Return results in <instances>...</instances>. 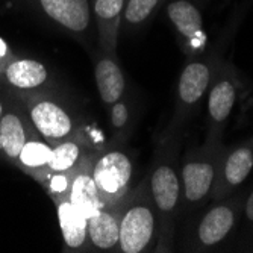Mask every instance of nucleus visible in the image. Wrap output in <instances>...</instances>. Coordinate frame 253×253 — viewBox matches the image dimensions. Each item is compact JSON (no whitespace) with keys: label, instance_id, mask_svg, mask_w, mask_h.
Here are the masks:
<instances>
[{"label":"nucleus","instance_id":"nucleus-6","mask_svg":"<svg viewBox=\"0 0 253 253\" xmlns=\"http://www.w3.org/2000/svg\"><path fill=\"white\" fill-rule=\"evenodd\" d=\"M203 212L196 218L187 235L190 252H208L221 246L235 231L241 215V202L238 196H227L211 200Z\"/></svg>","mask_w":253,"mask_h":253},{"label":"nucleus","instance_id":"nucleus-15","mask_svg":"<svg viewBox=\"0 0 253 253\" xmlns=\"http://www.w3.org/2000/svg\"><path fill=\"white\" fill-rule=\"evenodd\" d=\"M96 152H91L73 171L72 187L68 191V200L88 218L103 208V202L99 196L93 177V161Z\"/></svg>","mask_w":253,"mask_h":253},{"label":"nucleus","instance_id":"nucleus-2","mask_svg":"<svg viewBox=\"0 0 253 253\" xmlns=\"http://www.w3.org/2000/svg\"><path fill=\"white\" fill-rule=\"evenodd\" d=\"M119 252L146 253L156 250L161 221L146 177L138 185L130 188V191L119 203Z\"/></svg>","mask_w":253,"mask_h":253},{"label":"nucleus","instance_id":"nucleus-22","mask_svg":"<svg viewBox=\"0 0 253 253\" xmlns=\"http://www.w3.org/2000/svg\"><path fill=\"white\" fill-rule=\"evenodd\" d=\"M164 0H126L122 18V31L135 32L152 18Z\"/></svg>","mask_w":253,"mask_h":253},{"label":"nucleus","instance_id":"nucleus-4","mask_svg":"<svg viewBox=\"0 0 253 253\" xmlns=\"http://www.w3.org/2000/svg\"><path fill=\"white\" fill-rule=\"evenodd\" d=\"M223 143H203L188 150L180 161V217L190 215L211 202Z\"/></svg>","mask_w":253,"mask_h":253},{"label":"nucleus","instance_id":"nucleus-20","mask_svg":"<svg viewBox=\"0 0 253 253\" xmlns=\"http://www.w3.org/2000/svg\"><path fill=\"white\" fill-rule=\"evenodd\" d=\"M52 149L53 146L49 141H45L37 132L23 146L14 166L23 173L31 176L32 179L38 180L45 173V170H47L52 156Z\"/></svg>","mask_w":253,"mask_h":253},{"label":"nucleus","instance_id":"nucleus-16","mask_svg":"<svg viewBox=\"0 0 253 253\" xmlns=\"http://www.w3.org/2000/svg\"><path fill=\"white\" fill-rule=\"evenodd\" d=\"M126 0H93V17L99 50L116 53L122 32V18Z\"/></svg>","mask_w":253,"mask_h":253},{"label":"nucleus","instance_id":"nucleus-26","mask_svg":"<svg viewBox=\"0 0 253 253\" xmlns=\"http://www.w3.org/2000/svg\"><path fill=\"white\" fill-rule=\"evenodd\" d=\"M8 94L5 93V91L0 89V117H2V114L5 111V106H6V102H8Z\"/></svg>","mask_w":253,"mask_h":253},{"label":"nucleus","instance_id":"nucleus-23","mask_svg":"<svg viewBox=\"0 0 253 253\" xmlns=\"http://www.w3.org/2000/svg\"><path fill=\"white\" fill-rule=\"evenodd\" d=\"M73 171H45L37 182L45 190L52 200L68 197V191H70L73 180Z\"/></svg>","mask_w":253,"mask_h":253},{"label":"nucleus","instance_id":"nucleus-1","mask_svg":"<svg viewBox=\"0 0 253 253\" xmlns=\"http://www.w3.org/2000/svg\"><path fill=\"white\" fill-rule=\"evenodd\" d=\"M180 136L182 135H161L146 176L147 187L161 221L159 240L156 246V250L161 252L171 250L176 221L180 218Z\"/></svg>","mask_w":253,"mask_h":253},{"label":"nucleus","instance_id":"nucleus-25","mask_svg":"<svg viewBox=\"0 0 253 253\" xmlns=\"http://www.w3.org/2000/svg\"><path fill=\"white\" fill-rule=\"evenodd\" d=\"M14 50L11 49V45L8 44V41H5L2 37H0V72L3 70L5 65L11 61V58L14 56Z\"/></svg>","mask_w":253,"mask_h":253},{"label":"nucleus","instance_id":"nucleus-8","mask_svg":"<svg viewBox=\"0 0 253 253\" xmlns=\"http://www.w3.org/2000/svg\"><path fill=\"white\" fill-rule=\"evenodd\" d=\"M40 18L81 42L96 37L93 0H25Z\"/></svg>","mask_w":253,"mask_h":253},{"label":"nucleus","instance_id":"nucleus-3","mask_svg":"<svg viewBox=\"0 0 253 253\" xmlns=\"http://www.w3.org/2000/svg\"><path fill=\"white\" fill-rule=\"evenodd\" d=\"M221 61L217 53L203 52L199 56L190 58L183 65L177 79L173 117L164 130L166 135H182L183 126L206 97Z\"/></svg>","mask_w":253,"mask_h":253},{"label":"nucleus","instance_id":"nucleus-19","mask_svg":"<svg viewBox=\"0 0 253 253\" xmlns=\"http://www.w3.org/2000/svg\"><path fill=\"white\" fill-rule=\"evenodd\" d=\"M91 152L94 150L91 149L89 140L82 129L73 136L53 146L50 163L45 171H73Z\"/></svg>","mask_w":253,"mask_h":253},{"label":"nucleus","instance_id":"nucleus-14","mask_svg":"<svg viewBox=\"0 0 253 253\" xmlns=\"http://www.w3.org/2000/svg\"><path fill=\"white\" fill-rule=\"evenodd\" d=\"M94 79L102 103L109 108L127 93V82L117 53L99 50L94 61Z\"/></svg>","mask_w":253,"mask_h":253},{"label":"nucleus","instance_id":"nucleus-13","mask_svg":"<svg viewBox=\"0 0 253 253\" xmlns=\"http://www.w3.org/2000/svg\"><path fill=\"white\" fill-rule=\"evenodd\" d=\"M166 12L179 37L185 56L190 59L202 55L206 47V35L199 6L191 0H170Z\"/></svg>","mask_w":253,"mask_h":253},{"label":"nucleus","instance_id":"nucleus-12","mask_svg":"<svg viewBox=\"0 0 253 253\" xmlns=\"http://www.w3.org/2000/svg\"><path fill=\"white\" fill-rule=\"evenodd\" d=\"M35 133L37 130L25 103L9 96L5 111L0 117V159L14 166L20 150Z\"/></svg>","mask_w":253,"mask_h":253},{"label":"nucleus","instance_id":"nucleus-18","mask_svg":"<svg viewBox=\"0 0 253 253\" xmlns=\"http://www.w3.org/2000/svg\"><path fill=\"white\" fill-rule=\"evenodd\" d=\"M88 240L91 250L119 252L120 217L119 205L103 206L94 215L88 217Z\"/></svg>","mask_w":253,"mask_h":253},{"label":"nucleus","instance_id":"nucleus-10","mask_svg":"<svg viewBox=\"0 0 253 253\" xmlns=\"http://www.w3.org/2000/svg\"><path fill=\"white\" fill-rule=\"evenodd\" d=\"M55 88L58 84L52 68L31 56L14 55L0 72V89L20 100Z\"/></svg>","mask_w":253,"mask_h":253},{"label":"nucleus","instance_id":"nucleus-17","mask_svg":"<svg viewBox=\"0 0 253 253\" xmlns=\"http://www.w3.org/2000/svg\"><path fill=\"white\" fill-rule=\"evenodd\" d=\"M52 202L56 206L65 249L68 252H91L88 240V218L68 200V197H61Z\"/></svg>","mask_w":253,"mask_h":253},{"label":"nucleus","instance_id":"nucleus-5","mask_svg":"<svg viewBox=\"0 0 253 253\" xmlns=\"http://www.w3.org/2000/svg\"><path fill=\"white\" fill-rule=\"evenodd\" d=\"M21 102L38 135L52 146L84 129L81 114L59 88L25 97Z\"/></svg>","mask_w":253,"mask_h":253},{"label":"nucleus","instance_id":"nucleus-21","mask_svg":"<svg viewBox=\"0 0 253 253\" xmlns=\"http://www.w3.org/2000/svg\"><path fill=\"white\" fill-rule=\"evenodd\" d=\"M136 120V103L130 93L108 108L111 144H123L132 135Z\"/></svg>","mask_w":253,"mask_h":253},{"label":"nucleus","instance_id":"nucleus-11","mask_svg":"<svg viewBox=\"0 0 253 253\" xmlns=\"http://www.w3.org/2000/svg\"><path fill=\"white\" fill-rule=\"evenodd\" d=\"M253 171V138L235 146H223L220 158L215 187L211 200H220L234 194L247 180Z\"/></svg>","mask_w":253,"mask_h":253},{"label":"nucleus","instance_id":"nucleus-9","mask_svg":"<svg viewBox=\"0 0 253 253\" xmlns=\"http://www.w3.org/2000/svg\"><path fill=\"white\" fill-rule=\"evenodd\" d=\"M238 75L235 67L221 61L206 93V143H221L226 125L238 97Z\"/></svg>","mask_w":253,"mask_h":253},{"label":"nucleus","instance_id":"nucleus-7","mask_svg":"<svg viewBox=\"0 0 253 253\" xmlns=\"http://www.w3.org/2000/svg\"><path fill=\"white\" fill-rule=\"evenodd\" d=\"M135 164L130 153L122 144L96 152L93 161V177L105 206L119 205L132 188Z\"/></svg>","mask_w":253,"mask_h":253},{"label":"nucleus","instance_id":"nucleus-24","mask_svg":"<svg viewBox=\"0 0 253 253\" xmlns=\"http://www.w3.org/2000/svg\"><path fill=\"white\" fill-rule=\"evenodd\" d=\"M241 215L249 226H253V188L246 194L241 202Z\"/></svg>","mask_w":253,"mask_h":253}]
</instances>
